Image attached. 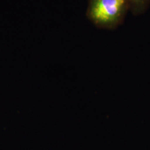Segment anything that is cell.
I'll use <instances>...</instances> for the list:
<instances>
[{
  "instance_id": "obj_1",
  "label": "cell",
  "mask_w": 150,
  "mask_h": 150,
  "mask_svg": "<svg viewBox=\"0 0 150 150\" xmlns=\"http://www.w3.org/2000/svg\"><path fill=\"white\" fill-rule=\"evenodd\" d=\"M128 9L127 0H89L87 16L97 27L110 29L121 24Z\"/></svg>"
},
{
  "instance_id": "obj_2",
  "label": "cell",
  "mask_w": 150,
  "mask_h": 150,
  "mask_svg": "<svg viewBox=\"0 0 150 150\" xmlns=\"http://www.w3.org/2000/svg\"><path fill=\"white\" fill-rule=\"evenodd\" d=\"M129 8L134 14H139L147 8L150 0H127Z\"/></svg>"
}]
</instances>
